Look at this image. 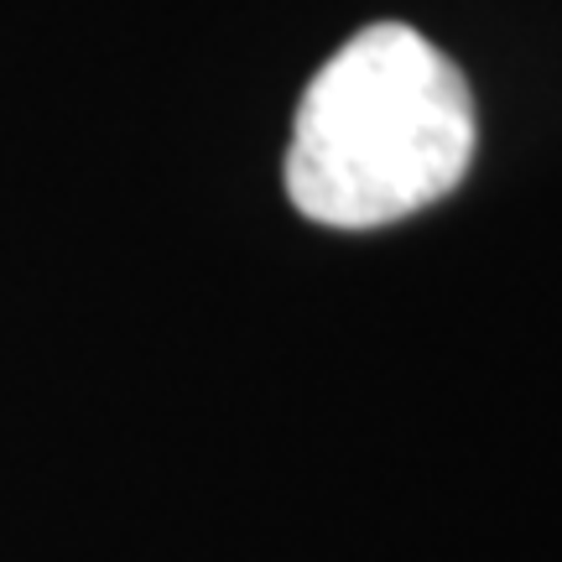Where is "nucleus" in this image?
<instances>
[{
    "mask_svg": "<svg viewBox=\"0 0 562 562\" xmlns=\"http://www.w3.org/2000/svg\"><path fill=\"white\" fill-rule=\"evenodd\" d=\"M474 157V100L412 26H370L297 104L286 193L313 224L375 229L448 199Z\"/></svg>",
    "mask_w": 562,
    "mask_h": 562,
    "instance_id": "obj_1",
    "label": "nucleus"
}]
</instances>
